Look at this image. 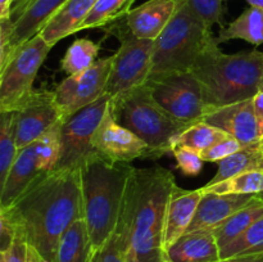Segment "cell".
<instances>
[{"label": "cell", "mask_w": 263, "mask_h": 262, "mask_svg": "<svg viewBox=\"0 0 263 262\" xmlns=\"http://www.w3.org/2000/svg\"><path fill=\"white\" fill-rule=\"evenodd\" d=\"M247 2L249 3L251 7H257L263 9V0H247Z\"/></svg>", "instance_id": "44"}, {"label": "cell", "mask_w": 263, "mask_h": 262, "mask_svg": "<svg viewBox=\"0 0 263 262\" xmlns=\"http://www.w3.org/2000/svg\"><path fill=\"white\" fill-rule=\"evenodd\" d=\"M92 262H140L125 226L118 223L107 243L95 252Z\"/></svg>", "instance_id": "26"}, {"label": "cell", "mask_w": 263, "mask_h": 262, "mask_svg": "<svg viewBox=\"0 0 263 262\" xmlns=\"http://www.w3.org/2000/svg\"><path fill=\"white\" fill-rule=\"evenodd\" d=\"M53 46L37 33L18 46L0 68V112L15 110L33 91V81Z\"/></svg>", "instance_id": "9"}, {"label": "cell", "mask_w": 263, "mask_h": 262, "mask_svg": "<svg viewBox=\"0 0 263 262\" xmlns=\"http://www.w3.org/2000/svg\"><path fill=\"white\" fill-rule=\"evenodd\" d=\"M254 198L256 195L253 194L238 195L204 193L186 233L204 230V229L213 230L234 213L248 205Z\"/></svg>", "instance_id": "18"}, {"label": "cell", "mask_w": 263, "mask_h": 262, "mask_svg": "<svg viewBox=\"0 0 263 262\" xmlns=\"http://www.w3.org/2000/svg\"><path fill=\"white\" fill-rule=\"evenodd\" d=\"M247 172H263V152L258 144L244 146L218 162V171L207 185H213Z\"/></svg>", "instance_id": "24"}, {"label": "cell", "mask_w": 263, "mask_h": 262, "mask_svg": "<svg viewBox=\"0 0 263 262\" xmlns=\"http://www.w3.org/2000/svg\"><path fill=\"white\" fill-rule=\"evenodd\" d=\"M203 190H185L175 186L170 198L163 230V251L166 252L187 231L195 211L203 198Z\"/></svg>", "instance_id": "17"}, {"label": "cell", "mask_w": 263, "mask_h": 262, "mask_svg": "<svg viewBox=\"0 0 263 262\" xmlns=\"http://www.w3.org/2000/svg\"><path fill=\"white\" fill-rule=\"evenodd\" d=\"M202 121L225 131L231 138L240 141L243 146L258 144L262 138L254 113L253 99L211 108L207 109Z\"/></svg>", "instance_id": "15"}, {"label": "cell", "mask_w": 263, "mask_h": 262, "mask_svg": "<svg viewBox=\"0 0 263 262\" xmlns=\"http://www.w3.org/2000/svg\"><path fill=\"white\" fill-rule=\"evenodd\" d=\"M0 262H5V258L4 256H3V253H0Z\"/></svg>", "instance_id": "47"}, {"label": "cell", "mask_w": 263, "mask_h": 262, "mask_svg": "<svg viewBox=\"0 0 263 262\" xmlns=\"http://www.w3.org/2000/svg\"><path fill=\"white\" fill-rule=\"evenodd\" d=\"M112 57L98 59L94 66L80 74L68 76L54 90V98L64 118L92 104L105 94Z\"/></svg>", "instance_id": "13"}, {"label": "cell", "mask_w": 263, "mask_h": 262, "mask_svg": "<svg viewBox=\"0 0 263 262\" xmlns=\"http://www.w3.org/2000/svg\"><path fill=\"white\" fill-rule=\"evenodd\" d=\"M176 8V0H148L131 9L123 21L134 36L154 41L168 25Z\"/></svg>", "instance_id": "16"}, {"label": "cell", "mask_w": 263, "mask_h": 262, "mask_svg": "<svg viewBox=\"0 0 263 262\" xmlns=\"http://www.w3.org/2000/svg\"><path fill=\"white\" fill-rule=\"evenodd\" d=\"M92 148L99 156L117 162L136 158L153 159L151 148L133 131L121 126L110 113L109 107L92 138Z\"/></svg>", "instance_id": "14"}, {"label": "cell", "mask_w": 263, "mask_h": 262, "mask_svg": "<svg viewBox=\"0 0 263 262\" xmlns=\"http://www.w3.org/2000/svg\"><path fill=\"white\" fill-rule=\"evenodd\" d=\"M257 197H258L259 199H262V200H263V192H262V193H259V194H257Z\"/></svg>", "instance_id": "48"}, {"label": "cell", "mask_w": 263, "mask_h": 262, "mask_svg": "<svg viewBox=\"0 0 263 262\" xmlns=\"http://www.w3.org/2000/svg\"><path fill=\"white\" fill-rule=\"evenodd\" d=\"M135 0H98L81 25V30L105 27L125 17Z\"/></svg>", "instance_id": "29"}, {"label": "cell", "mask_w": 263, "mask_h": 262, "mask_svg": "<svg viewBox=\"0 0 263 262\" xmlns=\"http://www.w3.org/2000/svg\"><path fill=\"white\" fill-rule=\"evenodd\" d=\"M109 109L121 126L148 144L153 159L172 152L177 136L190 127L167 113L153 99L145 85L110 98Z\"/></svg>", "instance_id": "6"}, {"label": "cell", "mask_w": 263, "mask_h": 262, "mask_svg": "<svg viewBox=\"0 0 263 262\" xmlns=\"http://www.w3.org/2000/svg\"><path fill=\"white\" fill-rule=\"evenodd\" d=\"M144 85L175 120L192 126L204 117L207 107L202 86L192 71L153 73Z\"/></svg>", "instance_id": "10"}, {"label": "cell", "mask_w": 263, "mask_h": 262, "mask_svg": "<svg viewBox=\"0 0 263 262\" xmlns=\"http://www.w3.org/2000/svg\"><path fill=\"white\" fill-rule=\"evenodd\" d=\"M258 145H259V149H261V151L263 152V136H262V138H261V140H259Z\"/></svg>", "instance_id": "45"}, {"label": "cell", "mask_w": 263, "mask_h": 262, "mask_svg": "<svg viewBox=\"0 0 263 262\" xmlns=\"http://www.w3.org/2000/svg\"><path fill=\"white\" fill-rule=\"evenodd\" d=\"M192 72L200 82L207 109L253 99L259 92L263 76V53L225 54L216 46Z\"/></svg>", "instance_id": "4"}, {"label": "cell", "mask_w": 263, "mask_h": 262, "mask_svg": "<svg viewBox=\"0 0 263 262\" xmlns=\"http://www.w3.org/2000/svg\"><path fill=\"white\" fill-rule=\"evenodd\" d=\"M261 217H263V200L256 195V198L248 205L239 210L221 225L213 229V234L217 239L220 249L235 240Z\"/></svg>", "instance_id": "25"}, {"label": "cell", "mask_w": 263, "mask_h": 262, "mask_svg": "<svg viewBox=\"0 0 263 262\" xmlns=\"http://www.w3.org/2000/svg\"><path fill=\"white\" fill-rule=\"evenodd\" d=\"M62 123L18 151L7 180L0 186V210L10 207L36 179L55 170L61 151Z\"/></svg>", "instance_id": "8"}, {"label": "cell", "mask_w": 263, "mask_h": 262, "mask_svg": "<svg viewBox=\"0 0 263 262\" xmlns=\"http://www.w3.org/2000/svg\"><path fill=\"white\" fill-rule=\"evenodd\" d=\"M230 40H244L253 45L263 44V9L248 8L235 21L223 26L216 36V41L220 45Z\"/></svg>", "instance_id": "23"}, {"label": "cell", "mask_w": 263, "mask_h": 262, "mask_svg": "<svg viewBox=\"0 0 263 262\" xmlns=\"http://www.w3.org/2000/svg\"><path fill=\"white\" fill-rule=\"evenodd\" d=\"M97 2L98 0H68L39 33L49 45L54 46L62 39L81 31V25Z\"/></svg>", "instance_id": "21"}, {"label": "cell", "mask_w": 263, "mask_h": 262, "mask_svg": "<svg viewBox=\"0 0 263 262\" xmlns=\"http://www.w3.org/2000/svg\"><path fill=\"white\" fill-rule=\"evenodd\" d=\"M220 251L213 230L204 229L184 234L164 252V257L170 262H215L221 258Z\"/></svg>", "instance_id": "20"}, {"label": "cell", "mask_w": 263, "mask_h": 262, "mask_svg": "<svg viewBox=\"0 0 263 262\" xmlns=\"http://www.w3.org/2000/svg\"><path fill=\"white\" fill-rule=\"evenodd\" d=\"M258 253H263V217L257 220L235 240L221 248L220 257L228 258V257Z\"/></svg>", "instance_id": "32"}, {"label": "cell", "mask_w": 263, "mask_h": 262, "mask_svg": "<svg viewBox=\"0 0 263 262\" xmlns=\"http://www.w3.org/2000/svg\"><path fill=\"white\" fill-rule=\"evenodd\" d=\"M203 193L213 194H253L263 192V172H247L213 185L202 186Z\"/></svg>", "instance_id": "31"}, {"label": "cell", "mask_w": 263, "mask_h": 262, "mask_svg": "<svg viewBox=\"0 0 263 262\" xmlns=\"http://www.w3.org/2000/svg\"><path fill=\"white\" fill-rule=\"evenodd\" d=\"M4 256L5 262H28L27 254H28V243L26 239L25 234L17 229V234L10 244L9 248L5 252H0Z\"/></svg>", "instance_id": "36"}, {"label": "cell", "mask_w": 263, "mask_h": 262, "mask_svg": "<svg viewBox=\"0 0 263 262\" xmlns=\"http://www.w3.org/2000/svg\"><path fill=\"white\" fill-rule=\"evenodd\" d=\"M216 46L212 28L186 5L177 4L168 25L154 40L151 74L192 71Z\"/></svg>", "instance_id": "5"}, {"label": "cell", "mask_w": 263, "mask_h": 262, "mask_svg": "<svg viewBox=\"0 0 263 262\" xmlns=\"http://www.w3.org/2000/svg\"><path fill=\"white\" fill-rule=\"evenodd\" d=\"M226 138H230V135H228L225 131L204 121H200L180 134L175 141V146H186L200 154Z\"/></svg>", "instance_id": "28"}, {"label": "cell", "mask_w": 263, "mask_h": 262, "mask_svg": "<svg viewBox=\"0 0 263 262\" xmlns=\"http://www.w3.org/2000/svg\"><path fill=\"white\" fill-rule=\"evenodd\" d=\"M135 167L94 153L80 169L85 220L94 252L113 235L118 225L128 180Z\"/></svg>", "instance_id": "3"}, {"label": "cell", "mask_w": 263, "mask_h": 262, "mask_svg": "<svg viewBox=\"0 0 263 262\" xmlns=\"http://www.w3.org/2000/svg\"><path fill=\"white\" fill-rule=\"evenodd\" d=\"M94 254L86 220L80 218L59 239L55 262H92Z\"/></svg>", "instance_id": "22"}, {"label": "cell", "mask_w": 263, "mask_h": 262, "mask_svg": "<svg viewBox=\"0 0 263 262\" xmlns=\"http://www.w3.org/2000/svg\"><path fill=\"white\" fill-rule=\"evenodd\" d=\"M177 162V169L185 176H197L202 171L204 161L200 154L186 146H175L171 152Z\"/></svg>", "instance_id": "34"}, {"label": "cell", "mask_w": 263, "mask_h": 262, "mask_svg": "<svg viewBox=\"0 0 263 262\" xmlns=\"http://www.w3.org/2000/svg\"><path fill=\"white\" fill-rule=\"evenodd\" d=\"M68 0H30L14 21L10 51L37 35ZM10 53V55H12Z\"/></svg>", "instance_id": "19"}, {"label": "cell", "mask_w": 263, "mask_h": 262, "mask_svg": "<svg viewBox=\"0 0 263 262\" xmlns=\"http://www.w3.org/2000/svg\"><path fill=\"white\" fill-rule=\"evenodd\" d=\"M221 2H222V0H221Z\"/></svg>", "instance_id": "50"}, {"label": "cell", "mask_w": 263, "mask_h": 262, "mask_svg": "<svg viewBox=\"0 0 263 262\" xmlns=\"http://www.w3.org/2000/svg\"><path fill=\"white\" fill-rule=\"evenodd\" d=\"M177 4H184L192 10L193 13L202 18L208 27L220 25L223 27V15H225V8H223L221 0H176Z\"/></svg>", "instance_id": "33"}, {"label": "cell", "mask_w": 263, "mask_h": 262, "mask_svg": "<svg viewBox=\"0 0 263 262\" xmlns=\"http://www.w3.org/2000/svg\"><path fill=\"white\" fill-rule=\"evenodd\" d=\"M17 234V228L9 221V218L5 217L3 213H0V252H5L13 243Z\"/></svg>", "instance_id": "38"}, {"label": "cell", "mask_w": 263, "mask_h": 262, "mask_svg": "<svg viewBox=\"0 0 263 262\" xmlns=\"http://www.w3.org/2000/svg\"><path fill=\"white\" fill-rule=\"evenodd\" d=\"M215 262H263V253L228 257V258H220Z\"/></svg>", "instance_id": "40"}, {"label": "cell", "mask_w": 263, "mask_h": 262, "mask_svg": "<svg viewBox=\"0 0 263 262\" xmlns=\"http://www.w3.org/2000/svg\"><path fill=\"white\" fill-rule=\"evenodd\" d=\"M0 213L46 261L55 262L61 236L74 221L85 218L80 170H53L43 175Z\"/></svg>", "instance_id": "1"}, {"label": "cell", "mask_w": 263, "mask_h": 262, "mask_svg": "<svg viewBox=\"0 0 263 262\" xmlns=\"http://www.w3.org/2000/svg\"><path fill=\"white\" fill-rule=\"evenodd\" d=\"M27 261L28 262H49V261H46V259L44 258V257L41 256V254L39 253V252L36 251V249L33 248V247H31L30 244H28Z\"/></svg>", "instance_id": "43"}, {"label": "cell", "mask_w": 263, "mask_h": 262, "mask_svg": "<svg viewBox=\"0 0 263 262\" xmlns=\"http://www.w3.org/2000/svg\"><path fill=\"white\" fill-rule=\"evenodd\" d=\"M105 27H108L104 28L105 31L120 41V48L112 55V67L105 87V94L116 98L145 84L152 72L154 41L134 36L123 18Z\"/></svg>", "instance_id": "7"}, {"label": "cell", "mask_w": 263, "mask_h": 262, "mask_svg": "<svg viewBox=\"0 0 263 262\" xmlns=\"http://www.w3.org/2000/svg\"><path fill=\"white\" fill-rule=\"evenodd\" d=\"M28 2H30V0H13L12 13H10V20H12L13 22L17 20L20 13L22 12V9L26 7V4H27Z\"/></svg>", "instance_id": "41"}, {"label": "cell", "mask_w": 263, "mask_h": 262, "mask_svg": "<svg viewBox=\"0 0 263 262\" xmlns=\"http://www.w3.org/2000/svg\"><path fill=\"white\" fill-rule=\"evenodd\" d=\"M13 0H0V20L10 18Z\"/></svg>", "instance_id": "42"}, {"label": "cell", "mask_w": 263, "mask_h": 262, "mask_svg": "<svg viewBox=\"0 0 263 262\" xmlns=\"http://www.w3.org/2000/svg\"><path fill=\"white\" fill-rule=\"evenodd\" d=\"M14 22L10 18L0 20V68L5 66L10 57V40H12Z\"/></svg>", "instance_id": "37"}, {"label": "cell", "mask_w": 263, "mask_h": 262, "mask_svg": "<svg viewBox=\"0 0 263 262\" xmlns=\"http://www.w3.org/2000/svg\"><path fill=\"white\" fill-rule=\"evenodd\" d=\"M259 91H263V76H262V80H261V84H259Z\"/></svg>", "instance_id": "46"}, {"label": "cell", "mask_w": 263, "mask_h": 262, "mask_svg": "<svg viewBox=\"0 0 263 262\" xmlns=\"http://www.w3.org/2000/svg\"><path fill=\"white\" fill-rule=\"evenodd\" d=\"M253 105L257 122H258L259 126V131H261V135L263 136V91H259L258 94L253 98Z\"/></svg>", "instance_id": "39"}, {"label": "cell", "mask_w": 263, "mask_h": 262, "mask_svg": "<svg viewBox=\"0 0 263 262\" xmlns=\"http://www.w3.org/2000/svg\"><path fill=\"white\" fill-rule=\"evenodd\" d=\"M100 45L87 39L76 40L64 54L61 62V67L63 72L68 76L80 74L87 71L91 66H94L98 61Z\"/></svg>", "instance_id": "27"}, {"label": "cell", "mask_w": 263, "mask_h": 262, "mask_svg": "<svg viewBox=\"0 0 263 262\" xmlns=\"http://www.w3.org/2000/svg\"><path fill=\"white\" fill-rule=\"evenodd\" d=\"M162 262H170V261L166 258V257H163V259H162Z\"/></svg>", "instance_id": "49"}, {"label": "cell", "mask_w": 263, "mask_h": 262, "mask_svg": "<svg viewBox=\"0 0 263 262\" xmlns=\"http://www.w3.org/2000/svg\"><path fill=\"white\" fill-rule=\"evenodd\" d=\"M20 149L15 144L14 113L0 112V186L7 180Z\"/></svg>", "instance_id": "30"}, {"label": "cell", "mask_w": 263, "mask_h": 262, "mask_svg": "<svg viewBox=\"0 0 263 262\" xmlns=\"http://www.w3.org/2000/svg\"><path fill=\"white\" fill-rule=\"evenodd\" d=\"M241 148H244L243 144L230 136V138H226L223 140L216 143L215 145L208 148L207 151L202 152L200 157H202V159L204 162H217L218 163L222 159H225L226 157L240 151Z\"/></svg>", "instance_id": "35"}, {"label": "cell", "mask_w": 263, "mask_h": 262, "mask_svg": "<svg viewBox=\"0 0 263 262\" xmlns=\"http://www.w3.org/2000/svg\"><path fill=\"white\" fill-rule=\"evenodd\" d=\"M170 170L154 164L134 170L118 223L127 229L140 262H162L163 230L170 198L176 186Z\"/></svg>", "instance_id": "2"}, {"label": "cell", "mask_w": 263, "mask_h": 262, "mask_svg": "<svg viewBox=\"0 0 263 262\" xmlns=\"http://www.w3.org/2000/svg\"><path fill=\"white\" fill-rule=\"evenodd\" d=\"M109 103L110 97L104 94L92 104L64 118L61 126V151L55 170H80L95 153L92 138Z\"/></svg>", "instance_id": "11"}, {"label": "cell", "mask_w": 263, "mask_h": 262, "mask_svg": "<svg viewBox=\"0 0 263 262\" xmlns=\"http://www.w3.org/2000/svg\"><path fill=\"white\" fill-rule=\"evenodd\" d=\"M13 113L18 149L43 138L64 120L50 90H35Z\"/></svg>", "instance_id": "12"}]
</instances>
